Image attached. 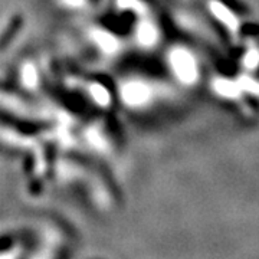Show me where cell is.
<instances>
[{
    "label": "cell",
    "mask_w": 259,
    "mask_h": 259,
    "mask_svg": "<svg viewBox=\"0 0 259 259\" xmlns=\"http://www.w3.org/2000/svg\"><path fill=\"white\" fill-rule=\"evenodd\" d=\"M170 66L176 76L185 83H192L197 78V64L193 55L183 48H176L168 56Z\"/></svg>",
    "instance_id": "6da1fadb"
},
{
    "label": "cell",
    "mask_w": 259,
    "mask_h": 259,
    "mask_svg": "<svg viewBox=\"0 0 259 259\" xmlns=\"http://www.w3.org/2000/svg\"><path fill=\"white\" fill-rule=\"evenodd\" d=\"M148 98V90L143 83H131L125 88V100L131 104H140Z\"/></svg>",
    "instance_id": "7a4b0ae2"
},
{
    "label": "cell",
    "mask_w": 259,
    "mask_h": 259,
    "mask_svg": "<svg viewBox=\"0 0 259 259\" xmlns=\"http://www.w3.org/2000/svg\"><path fill=\"white\" fill-rule=\"evenodd\" d=\"M210 9H212L213 13L216 15V18L219 19L223 25H226L228 28L231 29H233L236 26V22H235L233 15H232L231 12L226 9L225 6L219 5V3H212V5H210Z\"/></svg>",
    "instance_id": "3957f363"
},
{
    "label": "cell",
    "mask_w": 259,
    "mask_h": 259,
    "mask_svg": "<svg viewBox=\"0 0 259 259\" xmlns=\"http://www.w3.org/2000/svg\"><path fill=\"white\" fill-rule=\"evenodd\" d=\"M216 90L225 97H235L238 94V85L229 82V81H219L216 83Z\"/></svg>",
    "instance_id": "277c9868"
},
{
    "label": "cell",
    "mask_w": 259,
    "mask_h": 259,
    "mask_svg": "<svg viewBox=\"0 0 259 259\" xmlns=\"http://www.w3.org/2000/svg\"><path fill=\"white\" fill-rule=\"evenodd\" d=\"M140 33H141V42H144V44H151L156 39V30H154V28L151 25L141 26Z\"/></svg>",
    "instance_id": "5b68a950"
},
{
    "label": "cell",
    "mask_w": 259,
    "mask_h": 259,
    "mask_svg": "<svg viewBox=\"0 0 259 259\" xmlns=\"http://www.w3.org/2000/svg\"><path fill=\"white\" fill-rule=\"evenodd\" d=\"M259 56L256 52H249L248 56H246V66H255L256 62H258Z\"/></svg>",
    "instance_id": "8992f818"
}]
</instances>
